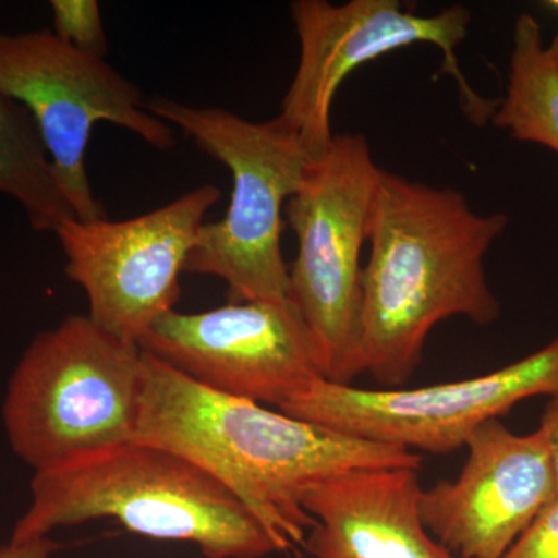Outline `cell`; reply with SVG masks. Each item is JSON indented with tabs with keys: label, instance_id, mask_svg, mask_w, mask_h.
I'll use <instances>...</instances> for the list:
<instances>
[{
	"label": "cell",
	"instance_id": "cell-2",
	"mask_svg": "<svg viewBox=\"0 0 558 558\" xmlns=\"http://www.w3.org/2000/svg\"><path fill=\"white\" fill-rule=\"evenodd\" d=\"M505 213L478 215L464 194L380 172L362 274L360 368L388 389L416 373L428 333L465 317L490 326L501 303L487 281L488 248Z\"/></svg>",
	"mask_w": 558,
	"mask_h": 558
},
{
	"label": "cell",
	"instance_id": "cell-4",
	"mask_svg": "<svg viewBox=\"0 0 558 558\" xmlns=\"http://www.w3.org/2000/svg\"><path fill=\"white\" fill-rule=\"evenodd\" d=\"M145 352L69 315L38 333L11 374L2 418L35 473L89 461L135 438Z\"/></svg>",
	"mask_w": 558,
	"mask_h": 558
},
{
	"label": "cell",
	"instance_id": "cell-20",
	"mask_svg": "<svg viewBox=\"0 0 558 558\" xmlns=\"http://www.w3.org/2000/svg\"><path fill=\"white\" fill-rule=\"evenodd\" d=\"M546 50H548L550 62H553L554 69H556L558 75V33L554 36L553 43L549 44V47H546Z\"/></svg>",
	"mask_w": 558,
	"mask_h": 558
},
{
	"label": "cell",
	"instance_id": "cell-3",
	"mask_svg": "<svg viewBox=\"0 0 558 558\" xmlns=\"http://www.w3.org/2000/svg\"><path fill=\"white\" fill-rule=\"evenodd\" d=\"M31 492L11 542L108 519L143 537L191 543L207 558L279 553L269 532L211 473L153 444L131 440L89 461L35 473Z\"/></svg>",
	"mask_w": 558,
	"mask_h": 558
},
{
	"label": "cell",
	"instance_id": "cell-10",
	"mask_svg": "<svg viewBox=\"0 0 558 558\" xmlns=\"http://www.w3.org/2000/svg\"><path fill=\"white\" fill-rule=\"evenodd\" d=\"M220 199L215 185L124 220H64L54 234L65 274L89 301V318L106 332L137 343L161 315L174 310L205 216Z\"/></svg>",
	"mask_w": 558,
	"mask_h": 558
},
{
	"label": "cell",
	"instance_id": "cell-7",
	"mask_svg": "<svg viewBox=\"0 0 558 558\" xmlns=\"http://www.w3.org/2000/svg\"><path fill=\"white\" fill-rule=\"evenodd\" d=\"M0 90L31 113L76 219H105L86 154L97 123H112L153 148H174V130L146 109L142 90L105 58L69 46L51 31L0 33Z\"/></svg>",
	"mask_w": 558,
	"mask_h": 558
},
{
	"label": "cell",
	"instance_id": "cell-6",
	"mask_svg": "<svg viewBox=\"0 0 558 558\" xmlns=\"http://www.w3.org/2000/svg\"><path fill=\"white\" fill-rule=\"evenodd\" d=\"M380 168L362 134H336L311 160L284 215L299 241L289 300L300 312L323 379L351 385L360 368L362 258Z\"/></svg>",
	"mask_w": 558,
	"mask_h": 558
},
{
	"label": "cell",
	"instance_id": "cell-13",
	"mask_svg": "<svg viewBox=\"0 0 558 558\" xmlns=\"http://www.w3.org/2000/svg\"><path fill=\"white\" fill-rule=\"evenodd\" d=\"M418 470H354L304 492L314 519L306 548L314 558H457L418 513Z\"/></svg>",
	"mask_w": 558,
	"mask_h": 558
},
{
	"label": "cell",
	"instance_id": "cell-14",
	"mask_svg": "<svg viewBox=\"0 0 558 558\" xmlns=\"http://www.w3.org/2000/svg\"><path fill=\"white\" fill-rule=\"evenodd\" d=\"M492 123L519 142L558 154V75L532 14L517 17L508 89Z\"/></svg>",
	"mask_w": 558,
	"mask_h": 558
},
{
	"label": "cell",
	"instance_id": "cell-21",
	"mask_svg": "<svg viewBox=\"0 0 558 558\" xmlns=\"http://www.w3.org/2000/svg\"><path fill=\"white\" fill-rule=\"evenodd\" d=\"M549 5L556 7V9H558V0H556V2H549Z\"/></svg>",
	"mask_w": 558,
	"mask_h": 558
},
{
	"label": "cell",
	"instance_id": "cell-11",
	"mask_svg": "<svg viewBox=\"0 0 558 558\" xmlns=\"http://www.w3.org/2000/svg\"><path fill=\"white\" fill-rule=\"evenodd\" d=\"M138 347L201 387L278 410L323 379L289 299L231 301L196 314L172 310Z\"/></svg>",
	"mask_w": 558,
	"mask_h": 558
},
{
	"label": "cell",
	"instance_id": "cell-5",
	"mask_svg": "<svg viewBox=\"0 0 558 558\" xmlns=\"http://www.w3.org/2000/svg\"><path fill=\"white\" fill-rule=\"evenodd\" d=\"M146 109L190 135L233 179L226 216L204 223L185 271L222 279L231 301L289 299L282 218L311 163L300 135L281 116L248 121L160 95L146 100Z\"/></svg>",
	"mask_w": 558,
	"mask_h": 558
},
{
	"label": "cell",
	"instance_id": "cell-8",
	"mask_svg": "<svg viewBox=\"0 0 558 558\" xmlns=\"http://www.w3.org/2000/svg\"><path fill=\"white\" fill-rule=\"evenodd\" d=\"M300 39V61L286 92L281 113L300 135L311 160L333 140L330 109L341 83L366 62L391 51L429 44L442 53V72L457 83L462 112L475 126L494 119L499 101L481 97L459 68L457 49L469 33L472 13L453 5L417 16L398 0H296L290 5Z\"/></svg>",
	"mask_w": 558,
	"mask_h": 558
},
{
	"label": "cell",
	"instance_id": "cell-12",
	"mask_svg": "<svg viewBox=\"0 0 558 558\" xmlns=\"http://www.w3.org/2000/svg\"><path fill=\"white\" fill-rule=\"evenodd\" d=\"M465 449L457 480L421 492L422 523L451 556L502 558L557 495L548 439L539 427L517 435L494 418Z\"/></svg>",
	"mask_w": 558,
	"mask_h": 558
},
{
	"label": "cell",
	"instance_id": "cell-19",
	"mask_svg": "<svg viewBox=\"0 0 558 558\" xmlns=\"http://www.w3.org/2000/svg\"><path fill=\"white\" fill-rule=\"evenodd\" d=\"M539 428L545 432L546 439H548L558 495V391L550 396L545 413H543L542 422H539Z\"/></svg>",
	"mask_w": 558,
	"mask_h": 558
},
{
	"label": "cell",
	"instance_id": "cell-16",
	"mask_svg": "<svg viewBox=\"0 0 558 558\" xmlns=\"http://www.w3.org/2000/svg\"><path fill=\"white\" fill-rule=\"evenodd\" d=\"M53 28L58 38L86 53L105 58L108 51L101 9L95 0H51Z\"/></svg>",
	"mask_w": 558,
	"mask_h": 558
},
{
	"label": "cell",
	"instance_id": "cell-17",
	"mask_svg": "<svg viewBox=\"0 0 558 558\" xmlns=\"http://www.w3.org/2000/svg\"><path fill=\"white\" fill-rule=\"evenodd\" d=\"M502 558H558V495L539 510Z\"/></svg>",
	"mask_w": 558,
	"mask_h": 558
},
{
	"label": "cell",
	"instance_id": "cell-1",
	"mask_svg": "<svg viewBox=\"0 0 558 558\" xmlns=\"http://www.w3.org/2000/svg\"><path fill=\"white\" fill-rule=\"evenodd\" d=\"M134 440L174 451L211 473L269 532L279 553L306 546L314 519L301 499L314 484L354 470L424 464L421 454L402 447L219 395L148 352Z\"/></svg>",
	"mask_w": 558,
	"mask_h": 558
},
{
	"label": "cell",
	"instance_id": "cell-15",
	"mask_svg": "<svg viewBox=\"0 0 558 558\" xmlns=\"http://www.w3.org/2000/svg\"><path fill=\"white\" fill-rule=\"evenodd\" d=\"M0 193L24 208L35 231L54 233L76 218L28 110L0 90Z\"/></svg>",
	"mask_w": 558,
	"mask_h": 558
},
{
	"label": "cell",
	"instance_id": "cell-18",
	"mask_svg": "<svg viewBox=\"0 0 558 558\" xmlns=\"http://www.w3.org/2000/svg\"><path fill=\"white\" fill-rule=\"evenodd\" d=\"M60 545L49 537L28 539V542H10L0 546V558H51Z\"/></svg>",
	"mask_w": 558,
	"mask_h": 558
},
{
	"label": "cell",
	"instance_id": "cell-9",
	"mask_svg": "<svg viewBox=\"0 0 558 558\" xmlns=\"http://www.w3.org/2000/svg\"><path fill=\"white\" fill-rule=\"evenodd\" d=\"M556 391L558 337L519 362L449 384L379 391L318 379L279 411L371 442L450 454L486 422Z\"/></svg>",
	"mask_w": 558,
	"mask_h": 558
}]
</instances>
